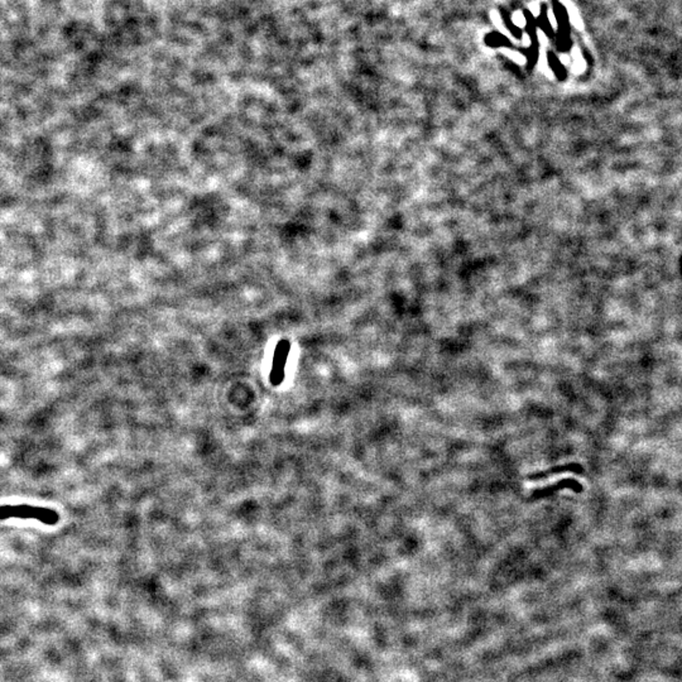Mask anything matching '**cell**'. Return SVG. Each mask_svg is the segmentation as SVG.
I'll use <instances>...</instances> for the list:
<instances>
[{
	"instance_id": "cell-1",
	"label": "cell",
	"mask_w": 682,
	"mask_h": 682,
	"mask_svg": "<svg viewBox=\"0 0 682 682\" xmlns=\"http://www.w3.org/2000/svg\"><path fill=\"white\" fill-rule=\"evenodd\" d=\"M8 518H33L43 525H55L60 520V514L51 508L33 507L27 504L0 506V520Z\"/></svg>"
},
{
	"instance_id": "cell-2",
	"label": "cell",
	"mask_w": 682,
	"mask_h": 682,
	"mask_svg": "<svg viewBox=\"0 0 682 682\" xmlns=\"http://www.w3.org/2000/svg\"><path fill=\"white\" fill-rule=\"evenodd\" d=\"M564 488H570V489L573 490L575 493H581L584 490V487L578 482V480H573V479H564V480H560L557 483L554 484V485H549V487H544L542 489H536L531 494L532 499H538V498H544V497H549V495L554 494L556 492H559L560 489H564Z\"/></svg>"
},
{
	"instance_id": "cell-3",
	"label": "cell",
	"mask_w": 682,
	"mask_h": 682,
	"mask_svg": "<svg viewBox=\"0 0 682 682\" xmlns=\"http://www.w3.org/2000/svg\"><path fill=\"white\" fill-rule=\"evenodd\" d=\"M562 473H575V474L581 475L584 473V468L580 464H576V463L562 465V466H555V468H551V469H547V470L533 473L531 475H528V479L532 480V482H537V480H541V479H544V477H551V475H555V474H562Z\"/></svg>"
}]
</instances>
